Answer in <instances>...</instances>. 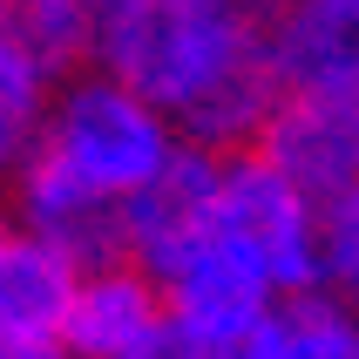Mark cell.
<instances>
[{
    "mask_svg": "<svg viewBox=\"0 0 359 359\" xmlns=\"http://www.w3.org/2000/svg\"><path fill=\"white\" fill-rule=\"evenodd\" d=\"M278 359H359V305L346 299H292L278 312Z\"/></svg>",
    "mask_w": 359,
    "mask_h": 359,
    "instance_id": "cell-11",
    "label": "cell"
},
{
    "mask_svg": "<svg viewBox=\"0 0 359 359\" xmlns=\"http://www.w3.org/2000/svg\"><path fill=\"white\" fill-rule=\"evenodd\" d=\"M271 14L278 0H122L102 20L95 68L170 116L190 149L244 156L285 102L264 41Z\"/></svg>",
    "mask_w": 359,
    "mask_h": 359,
    "instance_id": "cell-1",
    "label": "cell"
},
{
    "mask_svg": "<svg viewBox=\"0 0 359 359\" xmlns=\"http://www.w3.org/2000/svg\"><path fill=\"white\" fill-rule=\"evenodd\" d=\"M0 34L48 81H68L81 68H95L102 7L95 0H0Z\"/></svg>",
    "mask_w": 359,
    "mask_h": 359,
    "instance_id": "cell-9",
    "label": "cell"
},
{
    "mask_svg": "<svg viewBox=\"0 0 359 359\" xmlns=\"http://www.w3.org/2000/svg\"><path fill=\"white\" fill-rule=\"evenodd\" d=\"M217 231L264 271V285L285 305L319 292V203L299 183H285L258 149L224 156L217 190Z\"/></svg>",
    "mask_w": 359,
    "mask_h": 359,
    "instance_id": "cell-3",
    "label": "cell"
},
{
    "mask_svg": "<svg viewBox=\"0 0 359 359\" xmlns=\"http://www.w3.org/2000/svg\"><path fill=\"white\" fill-rule=\"evenodd\" d=\"M177 149H183V136L170 129V116H156L116 75L81 68V75L55 81V102H48V122H41L27 170L68 183L81 197L109 203V210H129L177 163Z\"/></svg>",
    "mask_w": 359,
    "mask_h": 359,
    "instance_id": "cell-2",
    "label": "cell"
},
{
    "mask_svg": "<svg viewBox=\"0 0 359 359\" xmlns=\"http://www.w3.org/2000/svg\"><path fill=\"white\" fill-rule=\"evenodd\" d=\"M48 102H55V81L0 34V183H7V190H14V177L27 170V156H34Z\"/></svg>",
    "mask_w": 359,
    "mask_h": 359,
    "instance_id": "cell-10",
    "label": "cell"
},
{
    "mask_svg": "<svg viewBox=\"0 0 359 359\" xmlns=\"http://www.w3.org/2000/svg\"><path fill=\"white\" fill-rule=\"evenodd\" d=\"M278 312H271V319H251V325L197 332V359H278Z\"/></svg>",
    "mask_w": 359,
    "mask_h": 359,
    "instance_id": "cell-13",
    "label": "cell"
},
{
    "mask_svg": "<svg viewBox=\"0 0 359 359\" xmlns=\"http://www.w3.org/2000/svg\"><path fill=\"white\" fill-rule=\"evenodd\" d=\"M7 359H68L61 346H27V353H7Z\"/></svg>",
    "mask_w": 359,
    "mask_h": 359,
    "instance_id": "cell-15",
    "label": "cell"
},
{
    "mask_svg": "<svg viewBox=\"0 0 359 359\" xmlns=\"http://www.w3.org/2000/svg\"><path fill=\"white\" fill-rule=\"evenodd\" d=\"M163 319H170L163 285L142 264H102V271H81L75 299H68L61 353L68 359H129Z\"/></svg>",
    "mask_w": 359,
    "mask_h": 359,
    "instance_id": "cell-8",
    "label": "cell"
},
{
    "mask_svg": "<svg viewBox=\"0 0 359 359\" xmlns=\"http://www.w3.org/2000/svg\"><path fill=\"white\" fill-rule=\"evenodd\" d=\"M75 285H81V271L55 244H41L14 210H0V346L7 353L61 346Z\"/></svg>",
    "mask_w": 359,
    "mask_h": 359,
    "instance_id": "cell-7",
    "label": "cell"
},
{
    "mask_svg": "<svg viewBox=\"0 0 359 359\" xmlns=\"http://www.w3.org/2000/svg\"><path fill=\"white\" fill-rule=\"evenodd\" d=\"M217 190H224V156L183 142L177 163H170V170H163V177L149 183L129 210H122L129 264H142L149 278H163V271H170V264H177L203 231H210V217H217Z\"/></svg>",
    "mask_w": 359,
    "mask_h": 359,
    "instance_id": "cell-5",
    "label": "cell"
},
{
    "mask_svg": "<svg viewBox=\"0 0 359 359\" xmlns=\"http://www.w3.org/2000/svg\"><path fill=\"white\" fill-rule=\"evenodd\" d=\"M264 41L285 95H359V0H278Z\"/></svg>",
    "mask_w": 359,
    "mask_h": 359,
    "instance_id": "cell-6",
    "label": "cell"
},
{
    "mask_svg": "<svg viewBox=\"0 0 359 359\" xmlns=\"http://www.w3.org/2000/svg\"><path fill=\"white\" fill-rule=\"evenodd\" d=\"M129 359H197V332H190L183 319H163L156 332H149V339L129 353Z\"/></svg>",
    "mask_w": 359,
    "mask_h": 359,
    "instance_id": "cell-14",
    "label": "cell"
},
{
    "mask_svg": "<svg viewBox=\"0 0 359 359\" xmlns=\"http://www.w3.org/2000/svg\"><path fill=\"white\" fill-rule=\"evenodd\" d=\"M258 156L312 203L359 190V95H285Z\"/></svg>",
    "mask_w": 359,
    "mask_h": 359,
    "instance_id": "cell-4",
    "label": "cell"
},
{
    "mask_svg": "<svg viewBox=\"0 0 359 359\" xmlns=\"http://www.w3.org/2000/svg\"><path fill=\"white\" fill-rule=\"evenodd\" d=\"M319 292L359 305V190L319 203Z\"/></svg>",
    "mask_w": 359,
    "mask_h": 359,
    "instance_id": "cell-12",
    "label": "cell"
},
{
    "mask_svg": "<svg viewBox=\"0 0 359 359\" xmlns=\"http://www.w3.org/2000/svg\"><path fill=\"white\" fill-rule=\"evenodd\" d=\"M0 359H7V346H0Z\"/></svg>",
    "mask_w": 359,
    "mask_h": 359,
    "instance_id": "cell-16",
    "label": "cell"
}]
</instances>
